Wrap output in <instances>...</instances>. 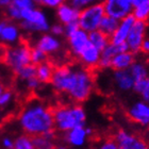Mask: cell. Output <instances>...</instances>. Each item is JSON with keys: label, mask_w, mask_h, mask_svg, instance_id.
Segmentation results:
<instances>
[{"label": "cell", "mask_w": 149, "mask_h": 149, "mask_svg": "<svg viewBox=\"0 0 149 149\" xmlns=\"http://www.w3.org/2000/svg\"><path fill=\"white\" fill-rule=\"evenodd\" d=\"M146 32L147 22L135 20L133 27L127 37V40H126V45H127L129 51L133 52L134 54L141 52L142 44H143L144 40L146 38Z\"/></svg>", "instance_id": "cell-10"}, {"label": "cell", "mask_w": 149, "mask_h": 149, "mask_svg": "<svg viewBox=\"0 0 149 149\" xmlns=\"http://www.w3.org/2000/svg\"><path fill=\"white\" fill-rule=\"evenodd\" d=\"M0 40L6 46H12L20 42V33L18 28L13 24L4 22L2 31L0 33Z\"/></svg>", "instance_id": "cell-19"}, {"label": "cell", "mask_w": 149, "mask_h": 149, "mask_svg": "<svg viewBox=\"0 0 149 149\" xmlns=\"http://www.w3.org/2000/svg\"><path fill=\"white\" fill-rule=\"evenodd\" d=\"M132 15L136 20L141 22H149V0L145 2L141 3L139 6H134L133 11H132Z\"/></svg>", "instance_id": "cell-27"}, {"label": "cell", "mask_w": 149, "mask_h": 149, "mask_svg": "<svg viewBox=\"0 0 149 149\" xmlns=\"http://www.w3.org/2000/svg\"><path fill=\"white\" fill-rule=\"evenodd\" d=\"M33 142H34L35 148L36 149H56V146H58L56 144L54 131L34 136L33 137Z\"/></svg>", "instance_id": "cell-22"}, {"label": "cell", "mask_w": 149, "mask_h": 149, "mask_svg": "<svg viewBox=\"0 0 149 149\" xmlns=\"http://www.w3.org/2000/svg\"><path fill=\"white\" fill-rule=\"evenodd\" d=\"M15 74H16V77H17L18 82H24V81H27L33 77H36L35 65L31 63V64L25 66L24 68L19 69L18 72H15Z\"/></svg>", "instance_id": "cell-29"}, {"label": "cell", "mask_w": 149, "mask_h": 149, "mask_svg": "<svg viewBox=\"0 0 149 149\" xmlns=\"http://www.w3.org/2000/svg\"><path fill=\"white\" fill-rule=\"evenodd\" d=\"M141 52L149 56V37H146L144 40L143 44H142V47H141Z\"/></svg>", "instance_id": "cell-38"}, {"label": "cell", "mask_w": 149, "mask_h": 149, "mask_svg": "<svg viewBox=\"0 0 149 149\" xmlns=\"http://www.w3.org/2000/svg\"><path fill=\"white\" fill-rule=\"evenodd\" d=\"M127 116L132 123L141 127H149V102L139 100L127 109Z\"/></svg>", "instance_id": "cell-11"}, {"label": "cell", "mask_w": 149, "mask_h": 149, "mask_svg": "<svg viewBox=\"0 0 149 149\" xmlns=\"http://www.w3.org/2000/svg\"><path fill=\"white\" fill-rule=\"evenodd\" d=\"M50 31H51V34L56 35V36L63 35V34H65V26L61 25V24L53 25L52 27L50 28Z\"/></svg>", "instance_id": "cell-36"}, {"label": "cell", "mask_w": 149, "mask_h": 149, "mask_svg": "<svg viewBox=\"0 0 149 149\" xmlns=\"http://www.w3.org/2000/svg\"><path fill=\"white\" fill-rule=\"evenodd\" d=\"M136 19L134 18V16L131 14V15L125 17V18L120 19L119 20V25H118L116 31L112 34L111 38V43L113 44H126V40H127V37L130 33L131 29L133 27L134 22H135Z\"/></svg>", "instance_id": "cell-14"}, {"label": "cell", "mask_w": 149, "mask_h": 149, "mask_svg": "<svg viewBox=\"0 0 149 149\" xmlns=\"http://www.w3.org/2000/svg\"><path fill=\"white\" fill-rule=\"evenodd\" d=\"M147 134H148V136H149V127H148V130H147Z\"/></svg>", "instance_id": "cell-44"}, {"label": "cell", "mask_w": 149, "mask_h": 149, "mask_svg": "<svg viewBox=\"0 0 149 149\" xmlns=\"http://www.w3.org/2000/svg\"><path fill=\"white\" fill-rule=\"evenodd\" d=\"M3 26H4V22H0V33H1V31H2Z\"/></svg>", "instance_id": "cell-43"}, {"label": "cell", "mask_w": 149, "mask_h": 149, "mask_svg": "<svg viewBox=\"0 0 149 149\" xmlns=\"http://www.w3.org/2000/svg\"><path fill=\"white\" fill-rule=\"evenodd\" d=\"M79 15H80V11L69 4L63 3L58 8V17L60 22L65 26L72 22H77L79 19Z\"/></svg>", "instance_id": "cell-20"}, {"label": "cell", "mask_w": 149, "mask_h": 149, "mask_svg": "<svg viewBox=\"0 0 149 149\" xmlns=\"http://www.w3.org/2000/svg\"><path fill=\"white\" fill-rule=\"evenodd\" d=\"M48 60V54L45 53L38 47H31V63L34 65H38L40 63Z\"/></svg>", "instance_id": "cell-30"}, {"label": "cell", "mask_w": 149, "mask_h": 149, "mask_svg": "<svg viewBox=\"0 0 149 149\" xmlns=\"http://www.w3.org/2000/svg\"><path fill=\"white\" fill-rule=\"evenodd\" d=\"M56 149H69V148L67 146H65V145H58Z\"/></svg>", "instance_id": "cell-41"}, {"label": "cell", "mask_w": 149, "mask_h": 149, "mask_svg": "<svg viewBox=\"0 0 149 149\" xmlns=\"http://www.w3.org/2000/svg\"><path fill=\"white\" fill-rule=\"evenodd\" d=\"M17 124L22 133L34 137L56 130L53 109L42 100L31 99L17 115Z\"/></svg>", "instance_id": "cell-2"}, {"label": "cell", "mask_w": 149, "mask_h": 149, "mask_svg": "<svg viewBox=\"0 0 149 149\" xmlns=\"http://www.w3.org/2000/svg\"><path fill=\"white\" fill-rule=\"evenodd\" d=\"M54 68H56V67L53 66V64L51 62H49L48 60L43 63H40V64H38V65H35L36 78L43 84L50 83L53 72H54Z\"/></svg>", "instance_id": "cell-21"}, {"label": "cell", "mask_w": 149, "mask_h": 149, "mask_svg": "<svg viewBox=\"0 0 149 149\" xmlns=\"http://www.w3.org/2000/svg\"><path fill=\"white\" fill-rule=\"evenodd\" d=\"M147 64H148V66H149V58H148V61H147Z\"/></svg>", "instance_id": "cell-46"}, {"label": "cell", "mask_w": 149, "mask_h": 149, "mask_svg": "<svg viewBox=\"0 0 149 149\" xmlns=\"http://www.w3.org/2000/svg\"><path fill=\"white\" fill-rule=\"evenodd\" d=\"M88 37H90L91 44H93L94 46L97 47L101 51L111 43V38H110L109 35H107L106 33L100 31L99 29L90 32L88 33Z\"/></svg>", "instance_id": "cell-24"}, {"label": "cell", "mask_w": 149, "mask_h": 149, "mask_svg": "<svg viewBox=\"0 0 149 149\" xmlns=\"http://www.w3.org/2000/svg\"><path fill=\"white\" fill-rule=\"evenodd\" d=\"M35 46L42 49L48 56H53V54H56L61 51L62 44L56 35L44 34L38 38Z\"/></svg>", "instance_id": "cell-16"}, {"label": "cell", "mask_w": 149, "mask_h": 149, "mask_svg": "<svg viewBox=\"0 0 149 149\" xmlns=\"http://www.w3.org/2000/svg\"><path fill=\"white\" fill-rule=\"evenodd\" d=\"M134 62H135V54L129 50H125V51L118 52L113 58L111 62V68H113L114 70L129 69Z\"/></svg>", "instance_id": "cell-18"}, {"label": "cell", "mask_w": 149, "mask_h": 149, "mask_svg": "<svg viewBox=\"0 0 149 149\" xmlns=\"http://www.w3.org/2000/svg\"><path fill=\"white\" fill-rule=\"evenodd\" d=\"M12 149H36L35 148L33 137L28 134L22 133L15 137L14 146Z\"/></svg>", "instance_id": "cell-26"}, {"label": "cell", "mask_w": 149, "mask_h": 149, "mask_svg": "<svg viewBox=\"0 0 149 149\" xmlns=\"http://www.w3.org/2000/svg\"><path fill=\"white\" fill-rule=\"evenodd\" d=\"M86 117V111L80 103L61 104L53 109L54 128L62 133H65L72 128L84 126Z\"/></svg>", "instance_id": "cell-3"}, {"label": "cell", "mask_w": 149, "mask_h": 149, "mask_svg": "<svg viewBox=\"0 0 149 149\" xmlns=\"http://www.w3.org/2000/svg\"><path fill=\"white\" fill-rule=\"evenodd\" d=\"M11 4L16 6L19 10H27V9H32L33 8V2L32 0H12Z\"/></svg>", "instance_id": "cell-33"}, {"label": "cell", "mask_w": 149, "mask_h": 149, "mask_svg": "<svg viewBox=\"0 0 149 149\" xmlns=\"http://www.w3.org/2000/svg\"><path fill=\"white\" fill-rule=\"evenodd\" d=\"M104 15H106V12H104V6L102 2L86 6L80 12L79 19H78L79 27L88 33L98 30Z\"/></svg>", "instance_id": "cell-5"}, {"label": "cell", "mask_w": 149, "mask_h": 149, "mask_svg": "<svg viewBox=\"0 0 149 149\" xmlns=\"http://www.w3.org/2000/svg\"><path fill=\"white\" fill-rule=\"evenodd\" d=\"M113 83L118 91L123 93H128L130 91H134L135 80L132 77L129 69L125 70H114L113 72Z\"/></svg>", "instance_id": "cell-15"}, {"label": "cell", "mask_w": 149, "mask_h": 149, "mask_svg": "<svg viewBox=\"0 0 149 149\" xmlns=\"http://www.w3.org/2000/svg\"><path fill=\"white\" fill-rule=\"evenodd\" d=\"M14 142H15V139H13L10 135H4L0 140V146L2 149H12L14 146Z\"/></svg>", "instance_id": "cell-34"}, {"label": "cell", "mask_w": 149, "mask_h": 149, "mask_svg": "<svg viewBox=\"0 0 149 149\" xmlns=\"http://www.w3.org/2000/svg\"><path fill=\"white\" fill-rule=\"evenodd\" d=\"M12 0H0V6H9Z\"/></svg>", "instance_id": "cell-39"}, {"label": "cell", "mask_w": 149, "mask_h": 149, "mask_svg": "<svg viewBox=\"0 0 149 149\" xmlns=\"http://www.w3.org/2000/svg\"><path fill=\"white\" fill-rule=\"evenodd\" d=\"M64 0H42V3L50 8H59L61 4H63Z\"/></svg>", "instance_id": "cell-37"}, {"label": "cell", "mask_w": 149, "mask_h": 149, "mask_svg": "<svg viewBox=\"0 0 149 149\" xmlns=\"http://www.w3.org/2000/svg\"><path fill=\"white\" fill-rule=\"evenodd\" d=\"M14 100V93L10 90H4L0 95V108L9 107Z\"/></svg>", "instance_id": "cell-32"}, {"label": "cell", "mask_w": 149, "mask_h": 149, "mask_svg": "<svg viewBox=\"0 0 149 149\" xmlns=\"http://www.w3.org/2000/svg\"><path fill=\"white\" fill-rule=\"evenodd\" d=\"M106 15L120 20L132 14L133 4L131 0H104L103 1Z\"/></svg>", "instance_id": "cell-9"}, {"label": "cell", "mask_w": 149, "mask_h": 149, "mask_svg": "<svg viewBox=\"0 0 149 149\" xmlns=\"http://www.w3.org/2000/svg\"><path fill=\"white\" fill-rule=\"evenodd\" d=\"M129 72H131L132 77L135 80V83H136L139 81L144 80L145 78L149 76V66L147 63L143 62V61H136L135 60V62L129 68Z\"/></svg>", "instance_id": "cell-23"}, {"label": "cell", "mask_w": 149, "mask_h": 149, "mask_svg": "<svg viewBox=\"0 0 149 149\" xmlns=\"http://www.w3.org/2000/svg\"><path fill=\"white\" fill-rule=\"evenodd\" d=\"M22 27L30 32H46L50 29L46 16L40 10L27 9L22 10Z\"/></svg>", "instance_id": "cell-6"}, {"label": "cell", "mask_w": 149, "mask_h": 149, "mask_svg": "<svg viewBox=\"0 0 149 149\" xmlns=\"http://www.w3.org/2000/svg\"><path fill=\"white\" fill-rule=\"evenodd\" d=\"M134 91L140 95L141 99L149 102V76L144 80L136 82L134 86Z\"/></svg>", "instance_id": "cell-28"}, {"label": "cell", "mask_w": 149, "mask_h": 149, "mask_svg": "<svg viewBox=\"0 0 149 149\" xmlns=\"http://www.w3.org/2000/svg\"><path fill=\"white\" fill-rule=\"evenodd\" d=\"M114 140L118 144L119 149H149V143L147 141L126 129L116 131Z\"/></svg>", "instance_id": "cell-7"}, {"label": "cell", "mask_w": 149, "mask_h": 149, "mask_svg": "<svg viewBox=\"0 0 149 149\" xmlns=\"http://www.w3.org/2000/svg\"><path fill=\"white\" fill-rule=\"evenodd\" d=\"M3 62L14 74L25 66L31 64V47L27 42L8 46L3 52Z\"/></svg>", "instance_id": "cell-4"}, {"label": "cell", "mask_w": 149, "mask_h": 149, "mask_svg": "<svg viewBox=\"0 0 149 149\" xmlns=\"http://www.w3.org/2000/svg\"><path fill=\"white\" fill-rule=\"evenodd\" d=\"M100 58H101V50L94 46L93 44H91V42L77 56L80 65L84 66L90 70L99 67Z\"/></svg>", "instance_id": "cell-13"}, {"label": "cell", "mask_w": 149, "mask_h": 149, "mask_svg": "<svg viewBox=\"0 0 149 149\" xmlns=\"http://www.w3.org/2000/svg\"><path fill=\"white\" fill-rule=\"evenodd\" d=\"M93 131L88 127L79 126V127L72 128L69 131L64 133V141L69 147L74 149H82L88 142V139L92 135Z\"/></svg>", "instance_id": "cell-8"}, {"label": "cell", "mask_w": 149, "mask_h": 149, "mask_svg": "<svg viewBox=\"0 0 149 149\" xmlns=\"http://www.w3.org/2000/svg\"><path fill=\"white\" fill-rule=\"evenodd\" d=\"M96 1V0H70V6H72L76 9L80 10V9H84L86 8L87 6H90L91 3Z\"/></svg>", "instance_id": "cell-35"}, {"label": "cell", "mask_w": 149, "mask_h": 149, "mask_svg": "<svg viewBox=\"0 0 149 149\" xmlns=\"http://www.w3.org/2000/svg\"><path fill=\"white\" fill-rule=\"evenodd\" d=\"M65 35L67 37V42H68L69 52L74 58H77L81 51L90 44L88 32L84 31L80 27Z\"/></svg>", "instance_id": "cell-12"}, {"label": "cell", "mask_w": 149, "mask_h": 149, "mask_svg": "<svg viewBox=\"0 0 149 149\" xmlns=\"http://www.w3.org/2000/svg\"><path fill=\"white\" fill-rule=\"evenodd\" d=\"M93 149H119L114 139H103L93 147Z\"/></svg>", "instance_id": "cell-31"}, {"label": "cell", "mask_w": 149, "mask_h": 149, "mask_svg": "<svg viewBox=\"0 0 149 149\" xmlns=\"http://www.w3.org/2000/svg\"><path fill=\"white\" fill-rule=\"evenodd\" d=\"M131 1H132V4H133V8H134V6H139L141 3L145 2V1H148V0H131Z\"/></svg>", "instance_id": "cell-40"}, {"label": "cell", "mask_w": 149, "mask_h": 149, "mask_svg": "<svg viewBox=\"0 0 149 149\" xmlns=\"http://www.w3.org/2000/svg\"><path fill=\"white\" fill-rule=\"evenodd\" d=\"M50 84L56 93L65 94L74 103L84 102L94 92L95 81L92 70L82 65H58Z\"/></svg>", "instance_id": "cell-1"}, {"label": "cell", "mask_w": 149, "mask_h": 149, "mask_svg": "<svg viewBox=\"0 0 149 149\" xmlns=\"http://www.w3.org/2000/svg\"><path fill=\"white\" fill-rule=\"evenodd\" d=\"M4 90H6V88H4V85H3V83L0 81V95H1V93H2Z\"/></svg>", "instance_id": "cell-42"}, {"label": "cell", "mask_w": 149, "mask_h": 149, "mask_svg": "<svg viewBox=\"0 0 149 149\" xmlns=\"http://www.w3.org/2000/svg\"><path fill=\"white\" fill-rule=\"evenodd\" d=\"M128 50L126 44H113L110 43L104 49L101 51V58H100L99 67L100 68H110L111 62L118 52Z\"/></svg>", "instance_id": "cell-17"}, {"label": "cell", "mask_w": 149, "mask_h": 149, "mask_svg": "<svg viewBox=\"0 0 149 149\" xmlns=\"http://www.w3.org/2000/svg\"><path fill=\"white\" fill-rule=\"evenodd\" d=\"M118 25H119V20L118 19L111 17L109 15H104V17L101 20V24L99 26V30L111 37L112 34L116 31Z\"/></svg>", "instance_id": "cell-25"}, {"label": "cell", "mask_w": 149, "mask_h": 149, "mask_svg": "<svg viewBox=\"0 0 149 149\" xmlns=\"http://www.w3.org/2000/svg\"><path fill=\"white\" fill-rule=\"evenodd\" d=\"M35 1H37V2H42V0H35Z\"/></svg>", "instance_id": "cell-45"}]
</instances>
